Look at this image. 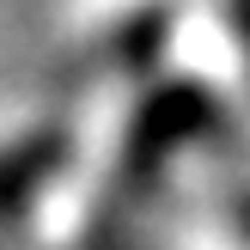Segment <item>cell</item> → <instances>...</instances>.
Returning a JSON list of instances; mask_svg holds the SVG:
<instances>
[{
	"label": "cell",
	"instance_id": "6da1fadb",
	"mask_svg": "<svg viewBox=\"0 0 250 250\" xmlns=\"http://www.w3.org/2000/svg\"><path fill=\"white\" fill-rule=\"evenodd\" d=\"M208 98L195 92V85H171V92H153L141 104V116H134V134H128V153H122V171L128 177H153L159 159L171 153V146H183L195 128H208Z\"/></svg>",
	"mask_w": 250,
	"mask_h": 250
},
{
	"label": "cell",
	"instance_id": "7a4b0ae2",
	"mask_svg": "<svg viewBox=\"0 0 250 250\" xmlns=\"http://www.w3.org/2000/svg\"><path fill=\"white\" fill-rule=\"evenodd\" d=\"M61 153H67V146H61V134H37V141L0 153V214H6V208H19L24 195H37V183L61 165Z\"/></svg>",
	"mask_w": 250,
	"mask_h": 250
}]
</instances>
